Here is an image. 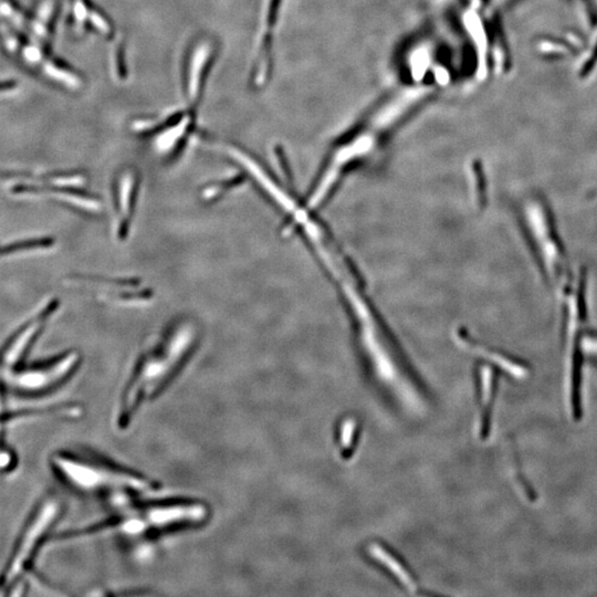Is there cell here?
<instances>
[{"label":"cell","mask_w":597,"mask_h":597,"mask_svg":"<svg viewBox=\"0 0 597 597\" xmlns=\"http://www.w3.org/2000/svg\"><path fill=\"white\" fill-rule=\"evenodd\" d=\"M140 191V178L136 171L126 169L117 176L113 186L114 232L120 240L130 234Z\"/></svg>","instance_id":"obj_8"},{"label":"cell","mask_w":597,"mask_h":597,"mask_svg":"<svg viewBox=\"0 0 597 597\" xmlns=\"http://www.w3.org/2000/svg\"><path fill=\"white\" fill-rule=\"evenodd\" d=\"M357 423L355 418H348L343 421L340 430V444L343 451H348L353 445L354 437L357 434Z\"/></svg>","instance_id":"obj_16"},{"label":"cell","mask_w":597,"mask_h":597,"mask_svg":"<svg viewBox=\"0 0 597 597\" xmlns=\"http://www.w3.org/2000/svg\"><path fill=\"white\" fill-rule=\"evenodd\" d=\"M370 556L375 558L379 563L383 564L390 573L395 575L401 584H403L410 593L417 591V584L415 582L412 575L405 569L401 561L396 556H392L390 551L379 545V543H373L368 547Z\"/></svg>","instance_id":"obj_13"},{"label":"cell","mask_w":597,"mask_h":597,"mask_svg":"<svg viewBox=\"0 0 597 597\" xmlns=\"http://www.w3.org/2000/svg\"><path fill=\"white\" fill-rule=\"evenodd\" d=\"M596 60H597V46H596V48H595L594 53H593V55H591V58L589 59V60L587 61V62H586L585 66H584L583 75H584V73H589V72H591V70L593 69V68H594V64H595V62H596Z\"/></svg>","instance_id":"obj_18"},{"label":"cell","mask_w":597,"mask_h":597,"mask_svg":"<svg viewBox=\"0 0 597 597\" xmlns=\"http://www.w3.org/2000/svg\"><path fill=\"white\" fill-rule=\"evenodd\" d=\"M95 291L100 298L111 303L138 305L145 304L153 298L152 291L134 279H112V278H86L79 279Z\"/></svg>","instance_id":"obj_9"},{"label":"cell","mask_w":597,"mask_h":597,"mask_svg":"<svg viewBox=\"0 0 597 597\" xmlns=\"http://www.w3.org/2000/svg\"><path fill=\"white\" fill-rule=\"evenodd\" d=\"M79 363V354L71 351L46 364L27 370H12L5 376L15 390L26 394H39L53 390L69 379V376L77 370Z\"/></svg>","instance_id":"obj_6"},{"label":"cell","mask_w":597,"mask_h":597,"mask_svg":"<svg viewBox=\"0 0 597 597\" xmlns=\"http://www.w3.org/2000/svg\"><path fill=\"white\" fill-rule=\"evenodd\" d=\"M50 464L61 480L83 495L131 497L158 489L152 479L103 457L60 451Z\"/></svg>","instance_id":"obj_4"},{"label":"cell","mask_w":597,"mask_h":597,"mask_svg":"<svg viewBox=\"0 0 597 597\" xmlns=\"http://www.w3.org/2000/svg\"><path fill=\"white\" fill-rule=\"evenodd\" d=\"M213 50L209 44H202L196 48L189 61L187 75V97L193 106L198 104L204 91L205 82L211 66Z\"/></svg>","instance_id":"obj_12"},{"label":"cell","mask_w":597,"mask_h":597,"mask_svg":"<svg viewBox=\"0 0 597 597\" xmlns=\"http://www.w3.org/2000/svg\"><path fill=\"white\" fill-rule=\"evenodd\" d=\"M73 18L75 23L79 27H83L86 22L95 28L105 36L110 35L112 31L108 20L97 9L91 8L86 3V0H75L73 3Z\"/></svg>","instance_id":"obj_14"},{"label":"cell","mask_w":597,"mask_h":597,"mask_svg":"<svg viewBox=\"0 0 597 597\" xmlns=\"http://www.w3.org/2000/svg\"><path fill=\"white\" fill-rule=\"evenodd\" d=\"M16 458L12 451L5 442H0V473H7L14 469Z\"/></svg>","instance_id":"obj_17"},{"label":"cell","mask_w":597,"mask_h":597,"mask_svg":"<svg viewBox=\"0 0 597 597\" xmlns=\"http://www.w3.org/2000/svg\"><path fill=\"white\" fill-rule=\"evenodd\" d=\"M209 508L198 500H171L131 504L108 519L86 529L61 534L62 540L88 536H113L124 539H146L171 531L196 528L207 522Z\"/></svg>","instance_id":"obj_3"},{"label":"cell","mask_w":597,"mask_h":597,"mask_svg":"<svg viewBox=\"0 0 597 597\" xmlns=\"http://www.w3.org/2000/svg\"><path fill=\"white\" fill-rule=\"evenodd\" d=\"M243 175H238V176L231 177L229 180H224V182H217V184H214V185L208 186L202 191V197L207 202L216 200V199L222 196L225 193L230 191L232 188L241 185L243 184Z\"/></svg>","instance_id":"obj_15"},{"label":"cell","mask_w":597,"mask_h":597,"mask_svg":"<svg viewBox=\"0 0 597 597\" xmlns=\"http://www.w3.org/2000/svg\"><path fill=\"white\" fill-rule=\"evenodd\" d=\"M55 307V304H48L47 309L44 310L38 318L33 319L30 323L26 325L19 334H17L14 340L9 343L0 357V368L3 370V375L14 370L15 366L27 351L28 346L30 345V343L36 337L42 323L53 314Z\"/></svg>","instance_id":"obj_10"},{"label":"cell","mask_w":597,"mask_h":597,"mask_svg":"<svg viewBox=\"0 0 597 597\" xmlns=\"http://www.w3.org/2000/svg\"><path fill=\"white\" fill-rule=\"evenodd\" d=\"M426 94L427 91L423 88H410L403 92L390 104L384 105L377 113L370 116L359 130L337 144L313 180L304 199L305 204L316 211L329 202L345 177L362 165L365 160L373 156L372 154L379 147L383 136L386 135L401 116L406 114L409 106H414Z\"/></svg>","instance_id":"obj_2"},{"label":"cell","mask_w":597,"mask_h":597,"mask_svg":"<svg viewBox=\"0 0 597 597\" xmlns=\"http://www.w3.org/2000/svg\"><path fill=\"white\" fill-rule=\"evenodd\" d=\"M197 342L196 325L189 321H176L142 354L122 390L116 412L119 428L130 426L144 404L165 390L191 359Z\"/></svg>","instance_id":"obj_1"},{"label":"cell","mask_w":597,"mask_h":597,"mask_svg":"<svg viewBox=\"0 0 597 597\" xmlns=\"http://www.w3.org/2000/svg\"><path fill=\"white\" fill-rule=\"evenodd\" d=\"M281 3L282 0H268L265 7V29L267 31H263L261 33L254 64L252 79L256 86H263L270 71L271 32L276 25V17L279 15L278 12L281 7Z\"/></svg>","instance_id":"obj_11"},{"label":"cell","mask_w":597,"mask_h":597,"mask_svg":"<svg viewBox=\"0 0 597 597\" xmlns=\"http://www.w3.org/2000/svg\"><path fill=\"white\" fill-rule=\"evenodd\" d=\"M3 32V41L6 46L10 51L19 55L22 60L25 61L26 64L36 68L39 71H41L46 77H50L51 80L55 81L66 86L68 88H80L81 80L80 77L75 75L73 72L69 70L61 68L58 64L48 59L42 51L41 47L31 44H20L18 39L12 36L9 32L8 28H1Z\"/></svg>","instance_id":"obj_7"},{"label":"cell","mask_w":597,"mask_h":597,"mask_svg":"<svg viewBox=\"0 0 597 597\" xmlns=\"http://www.w3.org/2000/svg\"><path fill=\"white\" fill-rule=\"evenodd\" d=\"M62 510L58 498L48 497L35 509L0 574V591H11L25 575L39 547L57 522Z\"/></svg>","instance_id":"obj_5"}]
</instances>
